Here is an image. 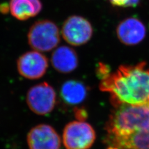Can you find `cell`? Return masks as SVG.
Listing matches in <instances>:
<instances>
[{"mask_svg":"<svg viewBox=\"0 0 149 149\" xmlns=\"http://www.w3.org/2000/svg\"><path fill=\"white\" fill-rule=\"evenodd\" d=\"M104 143L106 149H149V105L114 107Z\"/></svg>","mask_w":149,"mask_h":149,"instance_id":"1","label":"cell"},{"mask_svg":"<svg viewBox=\"0 0 149 149\" xmlns=\"http://www.w3.org/2000/svg\"><path fill=\"white\" fill-rule=\"evenodd\" d=\"M100 89L109 93L114 107L148 104L149 67L145 62L121 65L102 79Z\"/></svg>","mask_w":149,"mask_h":149,"instance_id":"2","label":"cell"},{"mask_svg":"<svg viewBox=\"0 0 149 149\" xmlns=\"http://www.w3.org/2000/svg\"><path fill=\"white\" fill-rule=\"evenodd\" d=\"M28 43L32 49L40 52L56 49L60 41V32L57 24L50 20L34 23L27 34Z\"/></svg>","mask_w":149,"mask_h":149,"instance_id":"3","label":"cell"},{"mask_svg":"<svg viewBox=\"0 0 149 149\" xmlns=\"http://www.w3.org/2000/svg\"><path fill=\"white\" fill-rule=\"evenodd\" d=\"M95 139L94 129L83 120L72 121L63 131L62 142L66 149H89Z\"/></svg>","mask_w":149,"mask_h":149,"instance_id":"4","label":"cell"},{"mask_svg":"<svg viewBox=\"0 0 149 149\" xmlns=\"http://www.w3.org/2000/svg\"><path fill=\"white\" fill-rule=\"evenodd\" d=\"M57 95L54 88L47 82L31 87L27 91L26 102L34 113L45 116L50 114L56 105Z\"/></svg>","mask_w":149,"mask_h":149,"instance_id":"5","label":"cell"},{"mask_svg":"<svg viewBox=\"0 0 149 149\" xmlns=\"http://www.w3.org/2000/svg\"><path fill=\"white\" fill-rule=\"evenodd\" d=\"M61 34L68 44L80 46L91 39L93 29L91 23L86 19L73 15L68 17L63 22Z\"/></svg>","mask_w":149,"mask_h":149,"instance_id":"6","label":"cell"},{"mask_svg":"<svg viewBox=\"0 0 149 149\" xmlns=\"http://www.w3.org/2000/svg\"><path fill=\"white\" fill-rule=\"evenodd\" d=\"M49 67L45 55L36 50L29 51L21 55L17 60V71L28 80H37L42 77Z\"/></svg>","mask_w":149,"mask_h":149,"instance_id":"7","label":"cell"},{"mask_svg":"<svg viewBox=\"0 0 149 149\" xmlns=\"http://www.w3.org/2000/svg\"><path fill=\"white\" fill-rule=\"evenodd\" d=\"M29 149H60L61 138L50 125L41 124L32 127L27 136Z\"/></svg>","mask_w":149,"mask_h":149,"instance_id":"8","label":"cell"},{"mask_svg":"<svg viewBox=\"0 0 149 149\" xmlns=\"http://www.w3.org/2000/svg\"><path fill=\"white\" fill-rule=\"evenodd\" d=\"M116 34L119 40L126 45H137L146 36V28L143 23L136 17H128L120 22Z\"/></svg>","mask_w":149,"mask_h":149,"instance_id":"9","label":"cell"},{"mask_svg":"<svg viewBox=\"0 0 149 149\" xmlns=\"http://www.w3.org/2000/svg\"><path fill=\"white\" fill-rule=\"evenodd\" d=\"M50 61L55 70L62 73H71L78 65L77 52L67 45L56 48L52 54Z\"/></svg>","mask_w":149,"mask_h":149,"instance_id":"10","label":"cell"},{"mask_svg":"<svg viewBox=\"0 0 149 149\" xmlns=\"http://www.w3.org/2000/svg\"><path fill=\"white\" fill-rule=\"evenodd\" d=\"M11 15L19 21H26L41 11L40 0H11L9 4Z\"/></svg>","mask_w":149,"mask_h":149,"instance_id":"11","label":"cell"},{"mask_svg":"<svg viewBox=\"0 0 149 149\" xmlns=\"http://www.w3.org/2000/svg\"><path fill=\"white\" fill-rule=\"evenodd\" d=\"M87 96V88L78 80H70L65 81L60 88V96L66 104L77 105L85 101Z\"/></svg>","mask_w":149,"mask_h":149,"instance_id":"12","label":"cell"},{"mask_svg":"<svg viewBox=\"0 0 149 149\" xmlns=\"http://www.w3.org/2000/svg\"><path fill=\"white\" fill-rule=\"evenodd\" d=\"M112 5L121 8H129L137 6L140 0H109Z\"/></svg>","mask_w":149,"mask_h":149,"instance_id":"13","label":"cell"},{"mask_svg":"<svg viewBox=\"0 0 149 149\" xmlns=\"http://www.w3.org/2000/svg\"><path fill=\"white\" fill-rule=\"evenodd\" d=\"M74 116L78 120H83L86 118L87 113L85 109L82 108H77L74 110Z\"/></svg>","mask_w":149,"mask_h":149,"instance_id":"14","label":"cell"},{"mask_svg":"<svg viewBox=\"0 0 149 149\" xmlns=\"http://www.w3.org/2000/svg\"><path fill=\"white\" fill-rule=\"evenodd\" d=\"M97 70H98V74H100V77L101 78V80L102 78L108 76L110 73L109 68L104 64H101Z\"/></svg>","mask_w":149,"mask_h":149,"instance_id":"15","label":"cell"},{"mask_svg":"<svg viewBox=\"0 0 149 149\" xmlns=\"http://www.w3.org/2000/svg\"><path fill=\"white\" fill-rule=\"evenodd\" d=\"M9 11V6L6 3L0 4V13L7 14Z\"/></svg>","mask_w":149,"mask_h":149,"instance_id":"16","label":"cell"},{"mask_svg":"<svg viewBox=\"0 0 149 149\" xmlns=\"http://www.w3.org/2000/svg\"><path fill=\"white\" fill-rule=\"evenodd\" d=\"M148 105H149V102H148Z\"/></svg>","mask_w":149,"mask_h":149,"instance_id":"17","label":"cell"}]
</instances>
